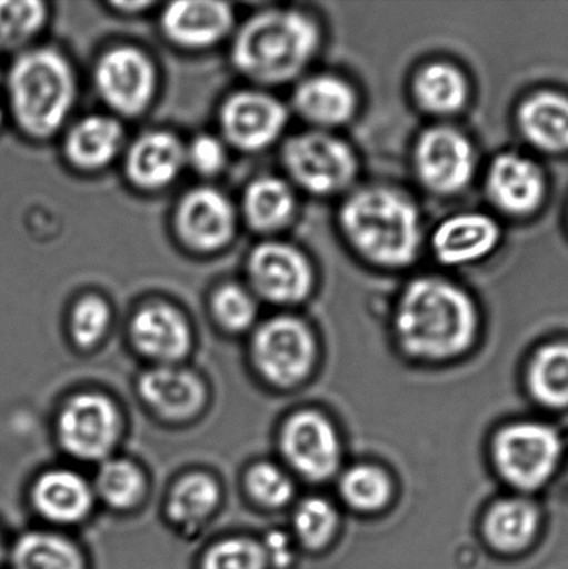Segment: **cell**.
Instances as JSON below:
<instances>
[{
  "instance_id": "39",
  "label": "cell",
  "mask_w": 568,
  "mask_h": 569,
  "mask_svg": "<svg viewBox=\"0 0 568 569\" xmlns=\"http://www.w3.org/2000/svg\"><path fill=\"white\" fill-rule=\"evenodd\" d=\"M227 148L221 137L200 133L186 144L187 166L202 177L219 176L227 166Z\"/></svg>"
},
{
  "instance_id": "1",
  "label": "cell",
  "mask_w": 568,
  "mask_h": 569,
  "mask_svg": "<svg viewBox=\"0 0 568 569\" xmlns=\"http://www.w3.org/2000/svg\"><path fill=\"white\" fill-rule=\"evenodd\" d=\"M321 44L317 21L302 10H260L233 32L231 63L263 87L291 82L308 69Z\"/></svg>"
},
{
  "instance_id": "42",
  "label": "cell",
  "mask_w": 568,
  "mask_h": 569,
  "mask_svg": "<svg viewBox=\"0 0 568 569\" xmlns=\"http://www.w3.org/2000/svg\"><path fill=\"white\" fill-rule=\"evenodd\" d=\"M3 120H4L3 111H2V109H0V128H2V126H3Z\"/></svg>"
},
{
  "instance_id": "26",
  "label": "cell",
  "mask_w": 568,
  "mask_h": 569,
  "mask_svg": "<svg viewBox=\"0 0 568 569\" xmlns=\"http://www.w3.org/2000/svg\"><path fill=\"white\" fill-rule=\"evenodd\" d=\"M469 92L464 72L442 61L422 67L413 80L416 103L428 114L459 113L469 99Z\"/></svg>"
},
{
  "instance_id": "18",
  "label": "cell",
  "mask_w": 568,
  "mask_h": 569,
  "mask_svg": "<svg viewBox=\"0 0 568 569\" xmlns=\"http://www.w3.org/2000/svg\"><path fill=\"white\" fill-rule=\"evenodd\" d=\"M499 241L500 228L491 217L464 213L449 217L437 227L431 248L442 264L459 267L486 259Z\"/></svg>"
},
{
  "instance_id": "43",
  "label": "cell",
  "mask_w": 568,
  "mask_h": 569,
  "mask_svg": "<svg viewBox=\"0 0 568 569\" xmlns=\"http://www.w3.org/2000/svg\"><path fill=\"white\" fill-rule=\"evenodd\" d=\"M0 559H2V540H0Z\"/></svg>"
},
{
  "instance_id": "16",
  "label": "cell",
  "mask_w": 568,
  "mask_h": 569,
  "mask_svg": "<svg viewBox=\"0 0 568 569\" xmlns=\"http://www.w3.org/2000/svg\"><path fill=\"white\" fill-rule=\"evenodd\" d=\"M186 167V143L170 131L143 132L124 153L127 181L143 192L169 188Z\"/></svg>"
},
{
  "instance_id": "41",
  "label": "cell",
  "mask_w": 568,
  "mask_h": 569,
  "mask_svg": "<svg viewBox=\"0 0 568 569\" xmlns=\"http://www.w3.org/2000/svg\"><path fill=\"white\" fill-rule=\"evenodd\" d=\"M155 3L148 2V0H137V2H114L110 3L117 11L124 14H137L141 11L152 8Z\"/></svg>"
},
{
  "instance_id": "21",
  "label": "cell",
  "mask_w": 568,
  "mask_h": 569,
  "mask_svg": "<svg viewBox=\"0 0 568 569\" xmlns=\"http://www.w3.org/2000/svg\"><path fill=\"white\" fill-rule=\"evenodd\" d=\"M131 337L143 355L163 362L182 359L191 348V329L186 318L165 303L139 310L131 322Z\"/></svg>"
},
{
  "instance_id": "32",
  "label": "cell",
  "mask_w": 568,
  "mask_h": 569,
  "mask_svg": "<svg viewBox=\"0 0 568 569\" xmlns=\"http://www.w3.org/2000/svg\"><path fill=\"white\" fill-rule=\"evenodd\" d=\"M97 489L106 503L116 509H128L142 498L145 479L132 462L109 460L100 467Z\"/></svg>"
},
{
  "instance_id": "10",
  "label": "cell",
  "mask_w": 568,
  "mask_h": 569,
  "mask_svg": "<svg viewBox=\"0 0 568 569\" xmlns=\"http://www.w3.org/2000/svg\"><path fill=\"white\" fill-rule=\"evenodd\" d=\"M560 456V440L541 423H516L499 433L495 457L500 472L521 489L542 487Z\"/></svg>"
},
{
  "instance_id": "14",
  "label": "cell",
  "mask_w": 568,
  "mask_h": 569,
  "mask_svg": "<svg viewBox=\"0 0 568 569\" xmlns=\"http://www.w3.org/2000/svg\"><path fill=\"white\" fill-rule=\"evenodd\" d=\"M163 36L176 47L202 50L216 47L236 28L232 6L221 0H177L160 14Z\"/></svg>"
},
{
  "instance_id": "17",
  "label": "cell",
  "mask_w": 568,
  "mask_h": 569,
  "mask_svg": "<svg viewBox=\"0 0 568 569\" xmlns=\"http://www.w3.org/2000/svg\"><path fill=\"white\" fill-rule=\"evenodd\" d=\"M486 189L489 200L505 214L522 217L541 208L547 180L536 161L520 153L505 152L489 166Z\"/></svg>"
},
{
  "instance_id": "30",
  "label": "cell",
  "mask_w": 568,
  "mask_h": 569,
  "mask_svg": "<svg viewBox=\"0 0 568 569\" xmlns=\"http://www.w3.org/2000/svg\"><path fill=\"white\" fill-rule=\"evenodd\" d=\"M220 501L219 485L205 473L181 479L172 490L169 515L178 523L195 526L208 520Z\"/></svg>"
},
{
  "instance_id": "4",
  "label": "cell",
  "mask_w": 568,
  "mask_h": 569,
  "mask_svg": "<svg viewBox=\"0 0 568 569\" xmlns=\"http://www.w3.org/2000/svg\"><path fill=\"white\" fill-rule=\"evenodd\" d=\"M10 114L17 128L36 141H48L66 124L74 108V67L60 50H22L6 77Z\"/></svg>"
},
{
  "instance_id": "28",
  "label": "cell",
  "mask_w": 568,
  "mask_h": 569,
  "mask_svg": "<svg viewBox=\"0 0 568 569\" xmlns=\"http://www.w3.org/2000/svg\"><path fill=\"white\" fill-rule=\"evenodd\" d=\"M11 566L13 569H86L74 545L43 532L28 533L19 540Z\"/></svg>"
},
{
  "instance_id": "35",
  "label": "cell",
  "mask_w": 568,
  "mask_h": 569,
  "mask_svg": "<svg viewBox=\"0 0 568 569\" xmlns=\"http://www.w3.org/2000/svg\"><path fill=\"white\" fill-rule=\"evenodd\" d=\"M338 517L327 500L311 498L298 507L295 528L298 537L311 549H319L330 542L336 532Z\"/></svg>"
},
{
  "instance_id": "3",
  "label": "cell",
  "mask_w": 568,
  "mask_h": 569,
  "mask_svg": "<svg viewBox=\"0 0 568 569\" xmlns=\"http://www.w3.org/2000/svg\"><path fill=\"white\" fill-rule=\"evenodd\" d=\"M339 224L350 247L371 264L403 269L419 256V210L395 189L370 187L350 194L339 211Z\"/></svg>"
},
{
  "instance_id": "31",
  "label": "cell",
  "mask_w": 568,
  "mask_h": 569,
  "mask_svg": "<svg viewBox=\"0 0 568 569\" xmlns=\"http://www.w3.org/2000/svg\"><path fill=\"white\" fill-rule=\"evenodd\" d=\"M534 396L552 407L568 406V345L544 348L530 370Z\"/></svg>"
},
{
  "instance_id": "13",
  "label": "cell",
  "mask_w": 568,
  "mask_h": 569,
  "mask_svg": "<svg viewBox=\"0 0 568 569\" xmlns=\"http://www.w3.org/2000/svg\"><path fill=\"white\" fill-rule=\"evenodd\" d=\"M58 429L61 445L77 459H104L119 438V411L102 395H78L61 411Z\"/></svg>"
},
{
  "instance_id": "23",
  "label": "cell",
  "mask_w": 568,
  "mask_h": 569,
  "mask_svg": "<svg viewBox=\"0 0 568 569\" xmlns=\"http://www.w3.org/2000/svg\"><path fill=\"white\" fill-rule=\"evenodd\" d=\"M522 137L544 152H568V98L541 91L532 93L517 110Z\"/></svg>"
},
{
  "instance_id": "29",
  "label": "cell",
  "mask_w": 568,
  "mask_h": 569,
  "mask_svg": "<svg viewBox=\"0 0 568 569\" xmlns=\"http://www.w3.org/2000/svg\"><path fill=\"white\" fill-rule=\"evenodd\" d=\"M48 4L41 0H0V53L24 49L47 26Z\"/></svg>"
},
{
  "instance_id": "40",
  "label": "cell",
  "mask_w": 568,
  "mask_h": 569,
  "mask_svg": "<svg viewBox=\"0 0 568 569\" xmlns=\"http://www.w3.org/2000/svg\"><path fill=\"white\" fill-rule=\"evenodd\" d=\"M263 550L267 561L277 567H287L292 561V545L283 532L267 535Z\"/></svg>"
},
{
  "instance_id": "9",
  "label": "cell",
  "mask_w": 568,
  "mask_h": 569,
  "mask_svg": "<svg viewBox=\"0 0 568 569\" xmlns=\"http://www.w3.org/2000/svg\"><path fill=\"white\" fill-rule=\"evenodd\" d=\"M413 161L422 186L442 197L464 191L476 170L470 139L448 126L431 127L421 133L415 144Z\"/></svg>"
},
{
  "instance_id": "19",
  "label": "cell",
  "mask_w": 568,
  "mask_h": 569,
  "mask_svg": "<svg viewBox=\"0 0 568 569\" xmlns=\"http://www.w3.org/2000/svg\"><path fill=\"white\" fill-rule=\"evenodd\" d=\"M126 131L119 117H82L64 136L63 154L71 167L82 172L108 169L124 149Z\"/></svg>"
},
{
  "instance_id": "27",
  "label": "cell",
  "mask_w": 568,
  "mask_h": 569,
  "mask_svg": "<svg viewBox=\"0 0 568 569\" xmlns=\"http://www.w3.org/2000/svg\"><path fill=\"white\" fill-rule=\"evenodd\" d=\"M537 528L536 507L520 499L504 500L495 505L486 522L489 542L504 551L526 548L536 537Z\"/></svg>"
},
{
  "instance_id": "22",
  "label": "cell",
  "mask_w": 568,
  "mask_h": 569,
  "mask_svg": "<svg viewBox=\"0 0 568 569\" xmlns=\"http://www.w3.org/2000/svg\"><path fill=\"white\" fill-rule=\"evenodd\" d=\"M139 392L159 415L182 420L200 410L205 401L203 383L192 372L160 366L139 379Z\"/></svg>"
},
{
  "instance_id": "15",
  "label": "cell",
  "mask_w": 568,
  "mask_h": 569,
  "mask_svg": "<svg viewBox=\"0 0 568 569\" xmlns=\"http://www.w3.org/2000/svg\"><path fill=\"white\" fill-rule=\"evenodd\" d=\"M282 450L295 470L311 481L331 477L341 457L330 421L313 411L299 412L288 421L282 433Z\"/></svg>"
},
{
  "instance_id": "36",
  "label": "cell",
  "mask_w": 568,
  "mask_h": 569,
  "mask_svg": "<svg viewBox=\"0 0 568 569\" xmlns=\"http://www.w3.org/2000/svg\"><path fill=\"white\" fill-rule=\"evenodd\" d=\"M111 311L103 298L89 295L77 301L70 318L72 338L82 348L97 345L110 326Z\"/></svg>"
},
{
  "instance_id": "8",
  "label": "cell",
  "mask_w": 568,
  "mask_h": 569,
  "mask_svg": "<svg viewBox=\"0 0 568 569\" xmlns=\"http://www.w3.org/2000/svg\"><path fill=\"white\" fill-rule=\"evenodd\" d=\"M222 141L243 153H258L278 141L288 124V109L261 89H243L226 98L219 111Z\"/></svg>"
},
{
  "instance_id": "34",
  "label": "cell",
  "mask_w": 568,
  "mask_h": 569,
  "mask_svg": "<svg viewBox=\"0 0 568 569\" xmlns=\"http://www.w3.org/2000/svg\"><path fill=\"white\" fill-rule=\"evenodd\" d=\"M211 310L222 327L239 332L252 326L258 315V305L247 288L238 283H226L216 290Z\"/></svg>"
},
{
  "instance_id": "11",
  "label": "cell",
  "mask_w": 568,
  "mask_h": 569,
  "mask_svg": "<svg viewBox=\"0 0 568 569\" xmlns=\"http://www.w3.org/2000/svg\"><path fill=\"white\" fill-rule=\"evenodd\" d=\"M247 274L253 292L277 305L299 303L313 288L308 258L292 244L266 241L249 253Z\"/></svg>"
},
{
  "instance_id": "20",
  "label": "cell",
  "mask_w": 568,
  "mask_h": 569,
  "mask_svg": "<svg viewBox=\"0 0 568 569\" xmlns=\"http://www.w3.org/2000/svg\"><path fill=\"white\" fill-rule=\"evenodd\" d=\"M292 106L317 130L348 124L358 110L355 89L341 77L317 74L305 78L295 89Z\"/></svg>"
},
{
  "instance_id": "38",
  "label": "cell",
  "mask_w": 568,
  "mask_h": 569,
  "mask_svg": "<svg viewBox=\"0 0 568 569\" xmlns=\"http://www.w3.org/2000/svg\"><path fill=\"white\" fill-rule=\"evenodd\" d=\"M247 483L250 495L267 507L287 505L293 495V485L287 473L267 462L249 471Z\"/></svg>"
},
{
  "instance_id": "25",
  "label": "cell",
  "mask_w": 568,
  "mask_h": 569,
  "mask_svg": "<svg viewBox=\"0 0 568 569\" xmlns=\"http://www.w3.org/2000/svg\"><path fill=\"white\" fill-rule=\"evenodd\" d=\"M32 500L48 520L74 523L88 516L93 496L86 479L78 473L53 470L39 477L32 490Z\"/></svg>"
},
{
  "instance_id": "24",
  "label": "cell",
  "mask_w": 568,
  "mask_h": 569,
  "mask_svg": "<svg viewBox=\"0 0 568 569\" xmlns=\"http://www.w3.org/2000/svg\"><path fill=\"white\" fill-rule=\"evenodd\" d=\"M297 198L291 186L281 178H255L243 191L242 217L250 230L265 233L282 231L291 224Z\"/></svg>"
},
{
  "instance_id": "2",
  "label": "cell",
  "mask_w": 568,
  "mask_h": 569,
  "mask_svg": "<svg viewBox=\"0 0 568 569\" xmlns=\"http://www.w3.org/2000/svg\"><path fill=\"white\" fill-rule=\"evenodd\" d=\"M477 327L470 296L441 278H419L409 283L399 300V338L416 356L445 359L459 355L471 345Z\"/></svg>"
},
{
  "instance_id": "5",
  "label": "cell",
  "mask_w": 568,
  "mask_h": 569,
  "mask_svg": "<svg viewBox=\"0 0 568 569\" xmlns=\"http://www.w3.org/2000/svg\"><path fill=\"white\" fill-rule=\"evenodd\" d=\"M283 169L300 189L317 197L342 192L358 174L353 149L327 131L300 132L283 143Z\"/></svg>"
},
{
  "instance_id": "37",
  "label": "cell",
  "mask_w": 568,
  "mask_h": 569,
  "mask_svg": "<svg viewBox=\"0 0 568 569\" xmlns=\"http://www.w3.org/2000/svg\"><path fill=\"white\" fill-rule=\"evenodd\" d=\"M263 546L249 539H230L216 545L203 560V569H266Z\"/></svg>"
},
{
  "instance_id": "6",
  "label": "cell",
  "mask_w": 568,
  "mask_h": 569,
  "mask_svg": "<svg viewBox=\"0 0 568 569\" xmlns=\"http://www.w3.org/2000/svg\"><path fill=\"white\" fill-rule=\"evenodd\" d=\"M94 89L113 113L126 119L147 113L158 92V69L147 52L119 44L100 56L93 69Z\"/></svg>"
},
{
  "instance_id": "33",
  "label": "cell",
  "mask_w": 568,
  "mask_h": 569,
  "mask_svg": "<svg viewBox=\"0 0 568 569\" xmlns=\"http://www.w3.org/2000/svg\"><path fill=\"white\" fill-rule=\"evenodd\" d=\"M341 492L355 509L375 511L388 503L392 489L387 473L380 468L359 466L345 473Z\"/></svg>"
},
{
  "instance_id": "12",
  "label": "cell",
  "mask_w": 568,
  "mask_h": 569,
  "mask_svg": "<svg viewBox=\"0 0 568 569\" xmlns=\"http://www.w3.org/2000/svg\"><path fill=\"white\" fill-rule=\"evenodd\" d=\"M253 355L256 365L267 379L288 387L302 381L313 367V335L297 318H272L256 333Z\"/></svg>"
},
{
  "instance_id": "7",
  "label": "cell",
  "mask_w": 568,
  "mask_h": 569,
  "mask_svg": "<svg viewBox=\"0 0 568 569\" xmlns=\"http://www.w3.org/2000/svg\"><path fill=\"white\" fill-rule=\"evenodd\" d=\"M237 226L236 206L213 187H197L183 193L172 216L178 241L198 254L225 250L236 238Z\"/></svg>"
}]
</instances>
